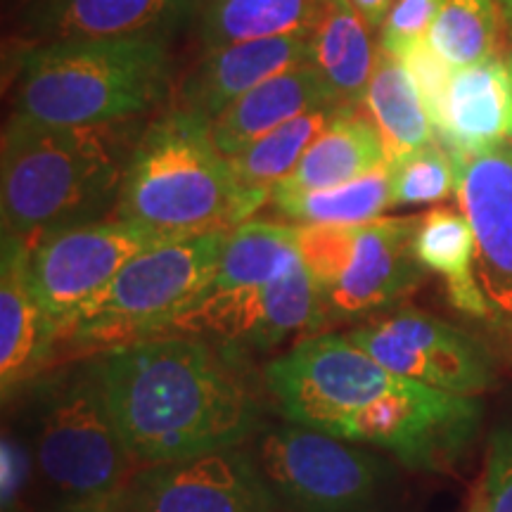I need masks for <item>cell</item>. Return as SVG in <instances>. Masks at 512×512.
Masks as SVG:
<instances>
[{"instance_id":"1","label":"cell","mask_w":512,"mask_h":512,"mask_svg":"<svg viewBox=\"0 0 512 512\" xmlns=\"http://www.w3.org/2000/svg\"><path fill=\"white\" fill-rule=\"evenodd\" d=\"M264 377L287 422L377 448L408 470L456 467L482 425L477 396L406 380L335 332L294 344Z\"/></svg>"},{"instance_id":"2","label":"cell","mask_w":512,"mask_h":512,"mask_svg":"<svg viewBox=\"0 0 512 512\" xmlns=\"http://www.w3.org/2000/svg\"><path fill=\"white\" fill-rule=\"evenodd\" d=\"M117 430L140 467L235 448L259 425V396L207 339L159 335L95 361Z\"/></svg>"},{"instance_id":"3","label":"cell","mask_w":512,"mask_h":512,"mask_svg":"<svg viewBox=\"0 0 512 512\" xmlns=\"http://www.w3.org/2000/svg\"><path fill=\"white\" fill-rule=\"evenodd\" d=\"M147 117L43 126L10 117L0 143L3 238L29 247L114 214Z\"/></svg>"},{"instance_id":"4","label":"cell","mask_w":512,"mask_h":512,"mask_svg":"<svg viewBox=\"0 0 512 512\" xmlns=\"http://www.w3.org/2000/svg\"><path fill=\"white\" fill-rule=\"evenodd\" d=\"M266 204L268 197L242 188L209 121L171 102L147 121L112 219L178 240L226 233Z\"/></svg>"},{"instance_id":"5","label":"cell","mask_w":512,"mask_h":512,"mask_svg":"<svg viewBox=\"0 0 512 512\" xmlns=\"http://www.w3.org/2000/svg\"><path fill=\"white\" fill-rule=\"evenodd\" d=\"M12 62L10 117L43 126H95L147 117L171 95V55L159 38L55 43Z\"/></svg>"},{"instance_id":"6","label":"cell","mask_w":512,"mask_h":512,"mask_svg":"<svg viewBox=\"0 0 512 512\" xmlns=\"http://www.w3.org/2000/svg\"><path fill=\"white\" fill-rule=\"evenodd\" d=\"M226 235L228 230L162 240L143 249L64 325L60 342L67 339L79 351L102 354L162 335L171 320L211 285Z\"/></svg>"},{"instance_id":"7","label":"cell","mask_w":512,"mask_h":512,"mask_svg":"<svg viewBox=\"0 0 512 512\" xmlns=\"http://www.w3.org/2000/svg\"><path fill=\"white\" fill-rule=\"evenodd\" d=\"M420 216L373 219L361 226H297L299 252L316 280L325 320L389 309L420 285L415 256Z\"/></svg>"},{"instance_id":"8","label":"cell","mask_w":512,"mask_h":512,"mask_svg":"<svg viewBox=\"0 0 512 512\" xmlns=\"http://www.w3.org/2000/svg\"><path fill=\"white\" fill-rule=\"evenodd\" d=\"M34 458L62 503L117 494L140 470L117 430L95 363L50 394L38 418Z\"/></svg>"},{"instance_id":"9","label":"cell","mask_w":512,"mask_h":512,"mask_svg":"<svg viewBox=\"0 0 512 512\" xmlns=\"http://www.w3.org/2000/svg\"><path fill=\"white\" fill-rule=\"evenodd\" d=\"M256 463L299 512H373L392 479L387 458L294 422L264 434Z\"/></svg>"},{"instance_id":"10","label":"cell","mask_w":512,"mask_h":512,"mask_svg":"<svg viewBox=\"0 0 512 512\" xmlns=\"http://www.w3.org/2000/svg\"><path fill=\"white\" fill-rule=\"evenodd\" d=\"M344 335L380 366L441 392L477 396L496 382L489 349L430 313L399 309Z\"/></svg>"},{"instance_id":"11","label":"cell","mask_w":512,"mask_h":512,"mask_svg":"<svg viewBox=\"0 0 512 512\" xmlns=\"http://www.w3.org/2000/svg\"><path fill=\"white\" fill-rule=\"evenodd\" d=\"M166 238L121 219L55 233L31 249L29 278L57 337L88 302L117 278L133 256Z\"/></svg>"},{"instance_id":"12","label":"cell","mask_w":512,"mask_h":512,"mask_svg":"<svg viewBox=\"0 0 512 512\" xmlns=\"http://www.w3.org/2000/svg\"><path fill=\"white\" fill-rule=\"evenodd\" d=\"M131 512H275L256 458L235 448L140 467L124 486Z\"/></svg>"},{"instance_id":"13","label":"cell","mask_w":512,"mask_h":512,"mask_svg":"<svg viewBox=\"0 0 512 512\" xmlns=\"http://www.w3.org/2000/svg\"><path fill=\"white\" fill-rule=\"evenodd\" d=\"M460 211L475 233V271L489 328L512 351V143L456 159Z\"/></svg>"},{"instance_id":"14","label":"cell","mask_w":512,"mask_h":512,"mask_svg":"<svg viewBox=\"0 0 512 512\" xmlns=\"http://www.w3.org/2000/svg\"><path fill=\"white\" fill-rule=\"evenodd\" d=\"M197 10V0H27L10 15L5 57L76 41L159 38Z\"/></svg>"},{"instance_id":"15","label":"cell","mask_w":512,"mask_h":512,"mask_svg":"<svg viewBox=\"0 0 512 512\" xmlns=\"http://www.w3.org/2000/svg\"><path fill=\"white\" fill-rule=\"evenodd\" d=\"M302 64H311L309 36L259 38L204 50L185 74L174 102L211 124L252 88Z\"/></svg>"},{"instance_id":"16","label":"cell","mask_w":512,"mask_h":512,"mask_svg":"<svg viewBox=\"0 0 512 512\" xmlns=\"http://www.w3.org/2000/svg\"><path fill=\"white\" fill-rule=\"evenodd\" d=\"M437 140L456 159L512 143V55L453 72Z\"/></svg>"},{"instance_id":"17","label":"cell","mask_w":512,"mask_h":512,"mask_svg":"<svg viewBox=\"0 0 512 512\" xmlns=\"http://www.w3.org/2000/svg\"><path fill=\"white\" fill-rule=\"evenodd\" d=\"M29 247L3 238L0 266V387L3 399L41 373L60 342L29 278Z\"/></svg>"},{"instance_id":"18","label":"cell","mask_w":512,"mask_h":512,"mask_svg":"<svg viewBox=\"0 0 512 512\" xmlns=\"http://www.w3.org/2000/svg\"><path fill=\"white\" fill-rule=\"evenodd\" d=\"M337 105V98L318 69L313 64H302L273 76L235 100L211 121V138L223 155L233 159L287 121Z\"/></svg>"},{"instance_id":"19","label":"cell","mask_w":512,"mask_h":512,"mask_svg":"<svg viewBox=\"0 0 512 512\" xmlns=\"http://www.w3.org/2000/svg\"><path fill=\"white\" fill-rule=\"evenodd\" d=\"M387 164V150L373 119L363 107H351L320 133L297 169L275 188L328 190L358 181Z\"/></svg>"},{"instance_id":"20","label":"cell","mask_w":512,"mask_h":512,"mask_svg":"<svg viewBox=\"0 0 512 512\" xmlns=\"http://www.w3.org/2000/svg\"><path fill=\"white\" fill-rule=\"evenodd\" d=\"M330 0H197L204 50L275 36H311Z\"/></svg>"},{"instance_id":"21","label":"cell","mask_w":512,"mask_h":512,"mask_svg":"<svg viewBox=\"0 0 512 512\" xmlns=\"http://www.w3.org/2000/svg\"><path fill=\"white\" fill-rule=\"evenodd\" d=\"M309 41L311 64L328 83L339 105L363 107L377 50L370 41V27L351 8L349 0H330Z\"/></svg>"},{"instance_id":"22","label":"cell","mask_w":512,"mask_h":512,"mask_svg":"<svg viewBox=\"0 0 512 512\" xmlns=\"http://www.w3.org/2000/svg\"><path fill=\"white\" fill-rule=\"evenodd\" d=\"M415 256L425 271L444 278L448 302L460 313L477 320L489 318L475 271V233L463 211L439 207L422 214Z\"/></svg>"},{"instance_id":"23","label":"cell","mask_w":512,"mask_h":512,"mask_svg":"<svg viewBox=\"0 0 512 512\" xmlns=\"http://www.w3.org/2000/svg\"><path fill=\"white\" fill-rule=\"evenodd\" d=\"M363 107L380 131L389 162L437 140V131L432 119L427 117L408 67L399 57L380 48H377Z\"/></svg>"},{"instance_id":"24","label":"cell","mask_w":512,"mask_h":512,"mask_svg":"<svg viewBox=\"0 0 512 512\" xmlns=\"http://www.w3.org/2000/svg\"><path fill=\"white\" fill-rule=\"evenodd\" d=\"M297 226L249 219L228 230L211 283L219 287H264L302 266Z\"/></svg>"},{"instance_id":"25","label":"cell","mask_w":512,"mask_h":512,"mask_svg":"<svg viewBox=\"0 0 512 512\" xmlns=\"http://www.w3.org/2000/svg\"><path fill=\"white\" fill-rule=\"evenodd\" d=\"M268 204L297 226H361L392 209L389 164L358 181L328 190L273 188Z\"/></svg>"},{"instance_id":"26","label":"cell","mask_w":512,"mask_h":512,"mask_svg":"<svg viewBox=\"0 0 512 512\" xmlns=\"http://www.w3.org/2000/svg\"><path fill=\"white\" fill-rule=\"evenodd\" d=\"M347 110H351V107L337 105L306 112L302 117L287 121L285 126L275 128L273 133H268L261 140H256L242 155L230 159L242 188L256 192V195L271 197V190L297 169V164L302 162L306 150L316 143L320 133Z\"/></svg>"},{"instance_id":"27","label":"cell","mask_w":512,"mask_h":512,"mask_svg":"<svg viewBox=\"0 0 512 512\" xmlns=\"http://www.w3.org/2000/svg\"><path fill=\"white\" fill-rule=\"evenodd\" d=\"M501 12L496 0H446L427 43L448 67L465 69L496 57Z\"/></svg>"},{"instance_id":"28","label":"cell","mask_w":512,"mask_h":512,"mask_svg":"<svg viewBox=\"0 0 512 512\" xmlns=\"http://www.w3.org/2000/svg\"><path fill=\"white\" fill-rule=\"evenodd\" d=\"M392 209L439 204L456 195L458 162L439 140L389 162Z\"/></svg>"},{"instance_id":"29","label":"cell","mask_w":512,"mask_h":512,"mask_svg":"<svg viewBox=\"0 0 512 512\" xmlns=\"http://www.w3.org/2000/svg\"><path fill=\"white\" fill-rule=\"evenodd\" d=\"M446 0H396L380 27V50L403 60L415 46L427 41L434 19Z\"/></svg>"},{"instance_id":"30","label":"cell","mask_w":512,"mask_h":512,"mask_svg":"<svg viewBox=\"0 0 512 512\" xmlns=\"http://www.w3.org/2000/svg\"><path fill=\"white\" fill-rule=\"evenodd\" d=\"M403 64H406L408 72H411L415 86H418L422 105H425L427 110V117L432 119L434 131H437L441 114H444L448 86H451L453 72H456V69L448 67V64L434 53L427 41L415 46L411 53L403 57Z\"/></svg>"},{"instance_id":"31","label":"cell","mask_w":512,"mask_h":512,"mask_svg":"<svg viewBox=\"0 0 512 512\" xmlns=\"http://www.w3.org/2000/svg\"><path fill=\"white\" fill-rule=\"evenodd\" d=\"M484 475V512H512V420L491 434Z\"/></svg>"},{"instance_id":"32","label":"cell","mask_w":512,"mask_h":512,"mask_svg":"<svg viewBox=\"0 0 512 512\" xmlns=\"http://www.w3.org/2000/svg\"><path fill=\"white\" fill-rule=\"evenodd\" d=\"M3 510L8 512L15 508L19 489L24 484L27 475V453L19 448L15 441L3 439Z\"/></svg>"},{"instance_id":"33","label":"cell","mask_w":512,"mask_h":512,"mask_svg":"<svg viewBox=\"0 0 512 512\" xmlns=\"http://www.w3.org/2000/svg\"><path fill=\"white\" fill-rule=\"evenodd\" d=\"M53 512H131L124 498V489L117 494L88 498V501H69L60 503Z\"/></svg>"},{"instance_id":"34","label":"cell","mask_w":512,"mask_h":512,"mask_svg":"<svg viewBox=\"0 0 512 512\" xmlns=\"http://www.w3.org/2000/svg\"><path fill=\"white\" fill-rule=\"evenodd\" d=\"M394 3L396 0H349L351 8L363 17V22H366L370 29L382 27L384 19L389 15V10L394 8Z\"/></svg>"},{"instance_id":"35","label":"cell","mask_w":512,"mask_h":512,"mask_svg":"<svg viewBox=\"0 0 512 512\" xmlns=\"http://www.w3.org/2000/svg\"><path fill=\"white\" fill-rule=\"evenodd\" d=\"M498 3V12H501V24L508 31V36L512 38V0H496Z\"/></svg>"},{"instance_id":"36","label":"cell","mask_w":512,"mask_h":512,"mask_svg":"<svg viewBox=\"0 0 512 512\" xmlns=\"http://www.w3.org/2000/svg\"><path fill=\"white\" fill-rule=\"evenodd\" d=\"M24 3H27V0H5V15H12V12L22 8Z\"/></svg>"},{"instance_id":"37","label":"cell","mask_w":512,"mask_h":512,"mask_svg":"<svg viewBox=\"0 0 512 512\" xmlns=\"http://www.w3.org/2000/svg\"><path fill=\"white\" fill-rule=\"evenodd\" d=\"M472 512H484V508H475Z\"/></svg>"}]
</instances>
